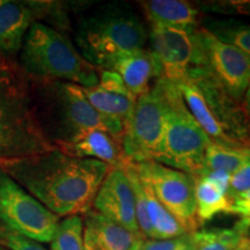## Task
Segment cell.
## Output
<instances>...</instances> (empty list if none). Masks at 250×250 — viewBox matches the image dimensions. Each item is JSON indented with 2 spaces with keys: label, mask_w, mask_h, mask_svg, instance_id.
<instances>
[{
  "label": "cell",
  "mask_w": 250,
  "mask_h": 250,
  "mask_svg": "<svg viewBox=\"0 0 250 250\" xmlns=\"http://www.w3.org/2000/svg\"><path fill=\"white\" fill-rule=\"evenodd\" d=\"M249 159L250 148L233 147L212 143L206 151L204 170L201 176L210 171H226L232 175Z\"/></svg>",
  "instance_id": "obj_21"
},
{
  "label": "cell",
  "mask_w": 250,
  "mask_h": 250,
  "mask_svg": "<svg viewBox=\"0 0 250 250\" xmlns=\"http://www.w3.org/2000/svg\"><path fill=\"white\" fill-rule=\"evenodd\" d=\"M146 18L152 26L176 28L189 33L198 29V11L182 0H147L142 2Z\"/></svg>",
  "instance_id": "obj_17"
},
{
  "label": "cell",
  "mask_w": 250,
  "mask_h": 250,
  "mask_svg": "<svg viewBox=\"0 0 250 250\" xmlns=\"http://www.w3.org/2000/svg\"><path fill=\"white\" fill-rule=\"evenodd\" d=\"M0 246L8 250H46L40 242L0 227Z\"/></svg>",
  "instance_id": "obj_27"
},
{
  "label": "cell",
  "mask_w": 250,
  "mask_h": 250,
  "mask_svg": "<svg viewBox=\"0 0 250 250\" xmlns=\"http://www.w3.org/2000/svg\"><path fill=\"white\" fill-rule=\"evenodd\" d=\"M36 116L55 148L89 130H102L122 140L125 125L95 110L83 87L67 81L29 77Z\"/></svg>",
  "instance_id": "obj_2"
},
{
  "label": "cell",
  "mask_w": 250,
  "mask_h": 250,
  "mask_svg": "<svg viewBox=\"0 0 250 250\" xmlns=\"http://www.w3.org/2000/svg\"><path fill=\"white\" fill-rule=\"evenodd\" d=\"M236 228H239L241 232L245 234V235H247L248 234V232L250 230V217H247V218H241V220L239 221L235 225Z\"/></svg>",
  "instance_id": "obj_32"
},
{
  "label": "cell",
  "mask_w": 250,
  "mask_h": 250,
  "mask_svg": "<svg viewBox=\"0 0 250 250\" xmlns=\"http://www.w3.org/2000/svg\"><path fill=\"white\" fill-rule=\"evenodd\" d=\"M205 29L223 42L229 43L248 56L250 59V26L234 20H210Z\"/></svg>",
  "instance_id": "obj_22"
},
{
  "label": "cell",
  "mask_w": 250,
  "mask_h": 250,
  "mask_svg": "<svg viewBox=\"0 0 250 250\" xmlns=\"http://www.w3.org/2000/svg\"><path fill=\"white\" fill-rule=\"evenodd\" d=\"M124 169L126 171L127 179L130 181L131 189H132L134 196V205H136V218L137 224H138L139 230L145 239H153L152 226L149 223L147 214V204H146V195L145 189L142 179L139 177L137 170L134 169L133 165L127 162L124 166Z\"/></svg>",
  "instance_id": "obj_25"
},
{
  "label": "cell",
  "mask_w": 250,
  "mask_h": 250,
  "mask_svg": "<svg viewBox=\"0 0 250 250\" xmlns=\"http://www.w3.org/2000/svg\"><path fill=\"white\" fill-rule=\"evenodd\" d=\"M19 67L29 77L67 81L89 88L99 83V70L55 28L34 22L24 37Z\"/></svg>",
  "instance_id": "obj_5"
},
{
  "label": "cell",
  "mask_w": 250,
  "mask_h": 250,
  "mask_svg": "<svg viewBox=\"0 0 250 250\" xmlns=\"http://www.w3.org/2000/svg\"><path fill=\"white\" fill-rule=\"evenodd\" d=\"M149 31L130 7L110 4L83 15L76 28L77 50L98 70H109L120 56L146 49Z\"/></svg>",
  "instance_id": "obj_4"
},
{
  "label": "cell",
  "mask_w": 250,
  "mask_h": 250,
  "mask_svg": "<svg viewBox=\"0 0 250 250\" xmlns=\"http://www.w3.org/2000/svg\"><path fill=\"white\" fill-rule=\"evenodd\" d=\"M0 223L37 242H51L59 217L0 168Z\"/></svg>",
  "instance_id": "obj_7"
},
{
  "label": "cell",
  "mask_w": 250,
  "mask_h": 250,
  "mask_svg": "<svg viewBox=\"0 0 250 250\" xmlns=\"http://www.w3.org/2000/svg\"><path fill=\"white\" fill-rule=\"evenodd\" d=\"M148 41L159 78L179 85L195 72L205 68L197 30L189 33L176 28L151 26Z\"/></svg>",
  "instance_id": "obj_10"
},
{
  "label": "cell",
  "mask_w": 250,
  "mask_h": 250,
  "mask_svg": "<svg viewBox=\"0 0 250 250\" xmlns=\"http://www.w3.org/2000/svg\"><path fill=\"white\" fill-rule=\"evenodd\" d=\"M196 249L192 233L166 240L145 239L139 250H192Z\"/></svg>",
  "instance_id": "obj_26"
},
{
  "label": "cell",
  "mask_w": 250,
  "mask_h": 250,
  "mask_svg": "<svg viewBox=\"0 0 250 250\" xmlns=\"http://www.w3.org/2000/svg\"><path fill=\"white\" fill-rule=\"evenodd\" d=\"M99 87L123 95H131V93L127 90L126 86L124 85L122 78L118 76L116 72L107 71V70H99Z\"/></svg>",
  "instance_id": "obj_29"
},
{
  "label": "cell",
  "mask_w": 250,
  "mask_h": 250,
  "mask_svg": "<svg viewBox=\"0 0 250 250\" xmlns=\"http://www.w3.org/2000/svg\"><path fill=\"white\" fill-rule=\"evenodd\" d=\"M4 2H5V1H4V0H0V6H1L2 4H4Z\"/></svg>",
  "instance_id": "obj_37"
},
{
  "label": "cell",
  "mask_w": 250,
  "mask_h": 250,
  "mask_svg": "<svg viewBox=\"0 0 250 250\" xmlns=\"http://www.w3.org/2000/svg\"><path fill=\"white\" fill-rule=\"evenodd\" d=\"M142 181L144 189H145L148 219L152 226V240L174 239V237H179L184 235V234H188L182 225L159 202V199L156 198L154 192H153L152 188L145 181Z\"/></svg>",
  "instance_id": "obj_20"
},
{
  "label": "cell",
  "mask_w": 250,
  "mask_h": 250,
  "mask_svg": "<svg viewBox=\"0 0 250 250\" xmlns=\"http://www.w3.org/2000/svg\"><path fill=\"white\" fill-rule=\"evenodd\" d=\"M57 149L74 158L104 162L111 168L124 167L129 162L124 155L122 140L102 130L85 131L72 142L58 146Z\"/></svg>",
  "instance_id": "obj_15"
},
{
  "label": "cell",
  "mask_w": 250,
  "mask_h": 250,
  "mask_svg": "<svg viewBox=\"0 0 250 250\" xmlns=\"http://www.w3.org/2000/svg\"><path fill=\"white\" fill-rule=\"evenodd\" d=\"M245 109L246 112L250 116V83L248 85V88H247L246 93H245Z\"/></svg>",
  "instance_id": "obj_34"
},
{
  "label": "cell",
  "mask_w": 250,
  "mask_h": 250,
  "mask_svg": "<svg viewBox=\"0 0 250 250\" xmlns=\"http://www.w3.org/2000/svg\"><path fill=\"white\" fill-rule=\"evenodd\" d=\"M250 190V159L242 165L235 173L230 176L229 188H228V198L232 199L240 193Z\"/></svg>",
  "instance_id": "obj_28"
},
{
  "label": "cell",
  "mask_w": 250,
  "mask_h": 250,
  "mask_svg": "<svg viewBox=\"0 0 250 250\" xmlns=\"http://www.w3.org/2000/svg\"><path fill=\"white\" fill-rule=\"evenodd\" d=\"M230 202H232L230 213L241 215V218L250 217V190L233 197Z\"/></svg>",
  "instance_id": "obj_30"
},
{
  "label": "cell",
  "mask_w": 250,
  "mask_h": 250,
  "mask_svg": "<svg viewBox=\"0 0 250 250\" xmlns=\"http://www.w3.org/2000/svg\"><path fill=\"white\" fill-rule=\"evenodd\" d=\"M192 250H196V249H192Z\"/></svg>",
  "instance_id": "obj_38"
},
{
  "label": "cell",
  "mask_w": 250,
  "mask_h": 250,
  "mask_svg": "<svg viewBox=\"0 0 250 250\" xmlns=\"http://www.w3.org/2000/svg\"><path fill=\"white\" fill-rule=\"evenodd\" d=\"M36 19L34 2L5 1L0 6V55L6 61L20 54L24 37Z\"/></svg>",
  "instance_id": "obj_14"
},
{
  "label": "cell",
  "mask_w": 250,
  "mask_h": 250,
  "mask_svg": "<svg viewBox=\"0 0 250 250\" xmlns=\"http://www.w3.org/2000/svg\"><path fill=\"white\" fill-rule=\"evenodd\" d=\"M93 208L105 218L142 235L137 224L134 196L124 167L109 170L96 193Z\"/></svg>",
  "instance_id": "obj_12"
},
{
  "label": "cell",
  "mask_w": 250,
  "mask_h": 250,
  "mask_svg": "<svg viewBox=\"0 0 250 250\" xmlns=\"http://www.w3.org/2000/svg\"><path fill=\"white\" fill-rule=\"evenodd\" d=\"M5 61H6V59H5L4 57H2L1 55H0V62H5Z\"/></svg>",
  "instance_id": "obj_35"
},
{
  "label": "cell",
  "mask_w": 250,
  "mask_h": 250,
  "mask_svg": "<svg viewBox=\"0 0 250 250\" xmlns=\"http://www.w3.org/2000/svg\"><path fill=\"white\" fill-rule=\"evenodd\" d=\"M165 124V96L161 83L139 96L125 124L122 147L129 162L154 161L162 140Z\"/></svg>",
  "instance_id": "obj_8"
},
{
  "label": "cell",
  "mask_w": 250,
  "mask_h": 250,
  "mask_svg": "<svg viewBox=\"0 0 250 250\" xmlns=\"http://www.w3.org/2000/svg\"><path fill=\"white\" fill-rule=\"evenodd\" d=\"M158 79L165 96V124L154 161L199 177L211 139L189 111L177 85Z\"/></svg>",
  "instance_id": "obj_6"
},
{
  "label": "cell",
  "mask_w": 250,
  "mask_h": 250,
  "mask_svg": "<svg viewBox=\"0 0 250 250\" xmlns=\"http://www.w3.org/2000/svg\"><path fill=\"white\" fill-rule=\"evenodd\" d=\"M205 68L229 98L241 99L250 83V59L245 52L223 42L205 29H197Z\"/></svg>",
  "instance_id": "obj_11"
},
{
  "label": "cell",
  "mask_w": 250,
  "mask_h": 250,
  "mask_svg": "<svg viewBox=\"0 0 250 250\" xmlns=\"http://www.w3.org/2000/svg\"><path fill=\"white\" fill-rule=\"evenodd\" d=\"M145 237L90 210L83 220L85 250H139Z\"/></svg>",
  "instance_id": "obj_13"
},
{
  "label": "cell",
  "mask_w": 250,
  "mask_h": 250,
  "mask_svg": "<svg viewBox=\"0 0 250 250\" xmlns=\"http://www.w3.org/2000/svg\"><path fill=\"white\" fill-rule=\"evenodd\" d=\"M195 197L197 218L201 225L215 215L232 211V202L227 193L206 177H196Z\"/></svg>",
  "instance_id": "obj_18"
},
{
  "label": "cell",
  "mask_w": 250,
  "mask_h": 250,
  "mask_svg": "<svg viewBox=\"0 0 250 250\" xmlns=\"http://www.w3.org/2000/svg\"><path fill=\"white\" fill-rule=\"evenodd\" d=\"M132 165L140 179L152 188L159 202L182 225L187 233L196 232L201 225L197 218L196 177L156 161Z\"/></svg>",
  "instance_id": "obj_9"
},
{
  "label": "cell",
  "mask_w": 250,
  "mask_h": 250,
  "mask_svg": "<svg viewBox=\"0 0 250 250\" xmlns=\"http://www.w3.org/2000/svg\"><path fill=\"white\" fill-rule=\"evenodd\" d=\"M52 149L36 116L29 76L13 62H0V160Z\"/></svg>",
  "instance_id": "obj_3"
},
{
  "label": "cell",
  "mask_w": 250,
  "mask_h": 250,
  "mask_svg": "<svg viewBox=\"0 0 250 250\" xmlns=\"http://www.w3.org/2000/svg\"><path fill=\"white\" fill-rule=\"evenodd\" d=\"M196 250H234L245 236L239 228H218L192 233Z\"/></svg>",
  "instance_id": "obj_23"
},
{
  "label": "cell",
  "mask_w": 250,
  "mask_h": 250,
  "mask_svg": "<svg viewBox=\"0 0 250 250\" xmlns=\"http://www.w3.org/2000/svg\"><path fill=\"white\" fill-rule=\"evenodd\" d=\"M107 71L116 72L133 98L148 92L153 78H159L158 65L149 50L127 52L118 57Z\"/></svg>",
  "instance_id": "obj_16"
},
{
  "label": "cell",
  "mask_w": 250,
  "mask_h": 250,
  "mask_svg": "<svg viewBox=\"0 0 250 250\" xmlns=\"http://www.w3.org/2000/svg\"><path fill=\"white\" fill-rule=\"evenodd\" d=\"M86 99L92 107L108 117L117 118L124 125L129 121L132 114L137 99L130 95H123L114 92H109L98 85L89 88L83 87Z\"/></svg>",
  "instance_id": "obj_19"
},
{
  "label": "cell",
  "mask_w": 250,
  "mask_h": 250,
  "mask_svg": "<svg viewBox=\"0 0 250 250\" xmlns=\"http://www.w3.org/2000/svg\"><path fill=\"white\" fill-rule=\"evenodd\" d=\"M234 250H250V236L245 235Z\"/></svg>",
  "instance_id": "obj_33"
},
{
  "label": "cell",
  "mask_w": 250,
  "mask_h": 250,
  "mask_svg": "<svg viewBox=\"0 0 250 250\" xmlns=\"http://www.w3.org/2000/svg\"><path fill=\"white\" fill-rule=\"evenodd\" d=\"M51 250H85L83 220L80 215H70L59 221L51 240Z\"/></svg>",
  "instance_id": "obj_24"
},
{
  "label": "cell",
  "mask_w": 250,
  "mask_h": 250,
  "mask_svg": "<svg viewBox=\"0 0 250 250\" xmlns=\"http://www.w3.org/2000/svg\"><path fill=\"white\" fill-rule=\"evenodd\" d=\"M0 250H8V249H6V248H5V247L0 246Z\"/></svg>",
  "instance_id": "obj_36"
},
{
  "label": "cell",
  "mask_w": 250,
  "mask_h": 250,
  "mask_svg": "<svg viewBox=\"0 0 250 250\" xmlns=\"http://www.w3.org/2000/svg\"><path fill=\"white\" fill-rule=\"evenodd\" d=\"M0 168L57 217L86 214L111 167L59 149L0 160Z\"/></svg>",
  "instance_id": "obj_1"
},
{
  "label": "cell",
  "mask_w": 250,
  "mask_h": 250,
  "mask_svg": "<svg viewBox=\"0 0 250 250\" xmlns=\"http://www.w3.org/2000/svg\"><path fill=\"white\" fill-rule=\"evenodd\" d=\"M230 176L232 175L226 173V171H210V173L203 175L201 177H206L212 182H214L217 186L223 189L225 192L228 193V188H229Z\"/></svg>",
  "instance_id": "obj_31"
}]
</instances>
